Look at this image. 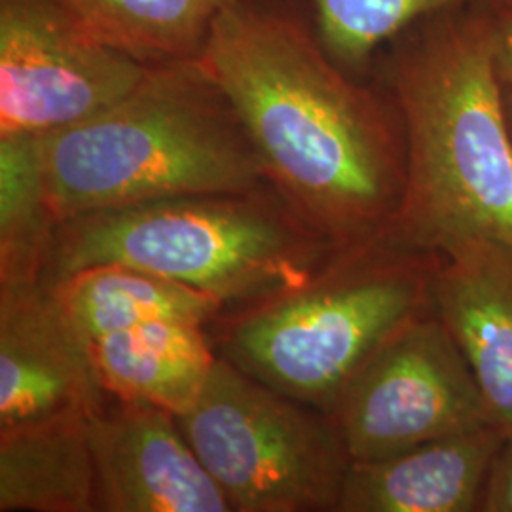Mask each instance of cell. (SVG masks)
Segmentation results:
<instances>
[{"instance_id": "obj_19", "label": "cell", "mask_w": 512, "mask_h": 512, "mask_svg": "<svg viewBox=\"0 0 512 512\" xmlns=\"http://www.w3.org/2000/svg\"><path fill=\"white\" fill-rule=\"evenodd\" d=\"M490 21L494 65L499 82L512 88V0H480Z\"/></svg>"}, {"instance_id": "obj_14", "label": "cell", "mask_w": 512, "mask_h": 512, "mask_svg": "<svg viewBox=\"0 0 512 512\" xmlns=\"http://www.w3.org/2000/svg\"><path fill=\"white\" fill-rule=\"evenodd\" d=\"M0 512H99L88 416L0 431Z\"/></svg>"}, {"instance_id": "obj_11", "label": "cell", "mask_w": 512, "mask_h": 512, "mask_svg": "<svg viewBox=\"0 0 512 512\" xmlns=\"http://www.w3.org/2000/svg\"><path fill=\"white\" fill-rule=\"evenodd\" d=\"M431 304L465 355L490 421L512 440V245L469 236L444 247Z\"/></svg>"}, {"instance_id": "obj_3", "label": "cell", "mask_w": 512, "mask_h": 512, "mask_svg": "<svg viewBox=\"0 0 512 512\" xmlns=\"http://www.w3.org/2000/svg\"><path fill=\"white\" fill-rule=\"evenodd\" d=\"M55 217L270 186L238 110L202 57L150 65L109 109L38 137Z\"/></svg>"}, {"instance_id": "obj_2", "label": "cell", "mask_w": 512, "mask_h": 512, "mask_svg": "<svg viewBox=\"0 0 512 512\" xmlns=\"http://www.w3.org/2000/svg\"><path fill=\"white\" fill-rule=\"evenodd\" d=\"M385 90L403 118L406 184L385 238L439 255L461 238L512 245V137L480 0L389 42Z\"/></svg>"}, {"instance_id": "obj_7", "label": "cell", "mask_w": 512, "mask_h": 512, "mask_svg": "<svg viewBox=\"0 0 512 512\" xmlns=\"http://www.w3.org/2000/svg\"><path fill=\"white\" fill-rule=\"evenodd\" d=\"M330 418L351 461L389 458L494 425L465 355L433 304L370 355Z\"/></svg>"}, {"instance_id": "obj_21", "label": "cell", "mask_w": 512, "mask_h": 512, "mask_svg": "<svg viewBox=\"0 0 512 512\" xmlns=\"http://www.w3.org/2000/svg\"><path fill=\"white\" fill-rule=\"evenodd\" d=\"M503 107H505V116H507L512 137V88H505V86H503Z\"/></svg>"}, {"instance_id": "obj_13", "label": "cell", "mask_w": 512, "mask_h": 512, "mask_svg": "<svg viewBox=\"0 0 512 512\" xmlns=\"http://www.w3.org/2000/svg\"><path fill=\"white\" fill-rule=\"evenodd\" d=\"M105 393L124 401L186 414L202 395L219 355L205 327L188 321H154L90 342Z\"/></svg>"}, {"instance_id": "obj_16", "label": "cell", "mask_w": 512, "mask_h": 512, "mask_svg": "<svg viewBox=\"0 0 512 512\" xmlns=\"http://www.w3.org/2000/svg\"><path fill=\"white\" fill-rule=\"evenodd\" d=\"M95 35L158 65L196 57L228 0H59Z\"/></svg>"}, {"instance_id": "obj_4", "label": "cell", "mask_w": 512, "mask_h": 512, "mask_svg": "<svg viewBox=\"0 0 512 512\" xmlns=\"http://www.w3.org/2000/svg\"><path fill=\"white\" fill-rule=\"evenodd\" d=\"M342 249L274 186L190 194L61 220L42 283L97 264H126L236 311L308 283Z\"/></svg>"}, {"instance_id": "obj_8", "label": "cell", "mask_w": 512, "mask_h": 512, "mask_svg": "<svg viewBox=\"0 0 512 512\" xmlns=\"http://www.w3.org/2000/svg\"><path fill=\"white\" fill-rule=\"evenodd\" d=\"M150 65L59 0H0V137H44L109 109Z\"/></svg>"}, {"instance_id": "obj_10", "label": "cell", "mask_w": 512, "mask_h": 512, "mask_svg": "<svg viewBox=\"0 0 512 512\" xmlns=\"http://www.w3.org/2000/svg\"><path fill=\"white\" fill-rule=\"evenodd\" d=\"M90 340L42 281L0 287V431L88 416L103 401Z\"/></svg>"}, {"instance_id": "obj_5", "label": "cell", "mask_w": 512, "mask_h": 512, "mask_svg": "<svg viewBox=\"0 0 512 512\" xmlns=\"http://www.w3.org/2000/svg\"><path fill=\"white\" fill-rule=\"evenodd\" d=\"M437 262L387 238L344 247L308 283L220 317L219 355L330 416L370 355L431 306Z\"/></svg>"}, {"instance_id": "obj_17", "label": "cell", "mask_w": 512, "mask_h": 512, "mask_svg": "<svg viewBox=\"0 0 512 512\" xmlns=\"http://www.w3.org/2000/svg\"><path fill=\"white\" fill-rule=\"evenodd\" d=\"M57 224L38 137H0V287L42 281Z\"/></svg>"}, {"instance_id": "obj_18", "label": "cell", "mask_w": 512, "mask_h": 512, "mask_svg": "<svg viewBox=\"0 0 512 512\" xmlns=\"http://www.w3.org/2000/svg\"><path fill=\"white\" fill-rule=\"evenodd\" d=\"M313 27L330 57L348 73L370 65L374 54L416 21L471 0H311Z\"/></svg>"}, {"instance_id": "obj_15", "label": "cell", "mask_w": 512, "mask_h": 512, "mask_svg": "<svg viewBox=\"0 0 512 512\" xmlns=\"http://www.w3.org/2000/svg\"><path fill=\"white\" fill-rule=\"evenodd\" d=\"M46 285L90 342L167 319L207 327L224 311L209 294L126 264H97Z\"/></svg>"}, {"instance_id": "obj_9", "label": "cell", "mask_w": 512, "mask_h": 512, "mask_svg": "<svg viewBox=\"0 0 512 512\" xmlns=\"http://www.w3.org/2000/svg\"><path fill=\"white\" fill-rule=\"evenodd\" d=\"M99 512H230L177 416L105 395L88 414Z\"/></svg>"}, {"instance_id": "obj_20", "label": "cell", "mask_w": 512, "mask_h": 512, "mask_svg": "<svg viewBox=\"0 0 512 512\" xmlns=\"http://www.w3.org/2000/svg\"><path fill=\"white\" fill-rule=\"evenodd\" d=\"M480 511L512 512V440L503 444L495 458L480 499Z\"/></svg>"}, {"instance_id": "obj_6", "label": "cell", "mask_w": 512, "mask_h": 512, "mask_svg": "<svg viewBox=\"0 0 512 512\" xmlns=\"http://www.w3.org/2000/svg\"><path fill=\"white\" fill-rule=\"evenodd\" d=\"M177 421L232 511H338L351 459L323 410L219 355L200 399Z\"/></svg>"}, {"instance_id": "obj_1", "label": "cell", "mask_w": 512, "mask_h": 512, "mask_svg": "<svg viewBox=\"0 0 512 512\" xmlns=\"http://www.w3.org/2000/svg\"><path fill=\"white\" fill-rule=\"evenodd\" d=\"M203 63L238 110L270 186L342 247L387 236L403 203L406 137L391 93L357 82L315 27L228 0Z\"/></svg>"}, {"instance_id": "obj_12", "label": "cell", "mask_w": 512, "mask_h": 512, "mask_svg": "<svg viewBox=\"0 0 512 512\" xmlns=\"http://www.w3.org/2000/svg\"><path fill=\"white\" fill-rule=\"evenodd\" d=\"M507 437L484 425L376 461H351L336 512H473Z\"/></svg>"}]
</instances>
